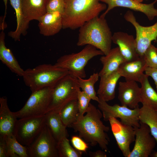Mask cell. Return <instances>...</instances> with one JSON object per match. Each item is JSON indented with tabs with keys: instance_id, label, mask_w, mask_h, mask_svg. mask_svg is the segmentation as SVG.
Returning <instances> with one entry per match:
<instances>
[{
	"instance_id": "e0dca14e",
	"label": "cell",
	"mask_w": 157,
	"mask_h": 157,
	"mask_svg": "<svg viewBox=\"0 0 157 157\" xmlns=\"http://www.w3.org/2000/svg\"><path fill=\"white\" fill-rule=\"evenodd\" d=\"M38 21L40 33L44 36L54 35L63 28L62 15L58 12H46Z\"/></svg>"
},
{
	"instance_id": "836d02e7",
	"label": "cell",
	"mask_w": 157,
	"mask_h": 157,
	"mask_svg": "<svg viewBox=\"0 0 157 157\" xmlns=\"http://www.w3.org/2000/svg\"><path fill=\"white\" fill-rule=\"evenodd\" d=\"M66 0H49L46 7L47 12H58L63 13Z\"/></svg>"
},
{
	"instance_id": "cb8c5ba5",
	"label": "cell",
	"mask_w": 157,
	"mask_h": 157,
	"mask_svg": "<svg viewBox=\"0 0 157 157\" xmlns=\"http://www.w3.org/2000/svg\"><path fill=\"white\" fill-rule=\"evenodd\" d=\"M5 37V34L2 31L0 34V60L11 72L22 77L24 70L21 67L11 50L6 46Z\"/></svg>"
},
{
	"instance_id": "7bdbcfd3",
	"label": "cell",
	"mask_w": 157,
	"mask_h": 157,
	"mask_svg": "<svg viewBox=\"0 0 157 157\" xmlns=\"http://www.w3.org/2000/svg\"></svg>"
},
{
	"instance_id": "f35d334b",
	"label": "cell",
	"mask_w": 157,
	"mask_h": 157,
	"mask_svg": "<svg viewBox=\"0 0 157 157\" xmlns=\"http://www.w3.org/2000/svg\"><path fill=\"white\" fill-rule=\"evenodd\" d=\"M150 156L152 157H157V151H154Z\"/></svg>"
},
{
	"instance_id": "8992f818",
	"label": "cell",
	"mask_w": 157,
	"mask_h": 157,
	"mask_svg": "<svg viewBox=\"0 0 157 157\" xmlns=\"http://www.w3.org/2000/svg\"><path fill=\"white\" fill-rule=\"evenodd\" d=\"M80 88L78 78L69 73L59 81L52 88L48 112L59 113L70 101L77 99V90Z\"/></svg>"
},
{
	"instance_id": "484cf974",
	"label": "cell",
	"mask_w": 157,
	"mask_h": 157,
	"mask_svg": "<svg viewBox=\"0 0 157 157\" xmlns=\"http://www.w3.org/2000/svg\"><path fill=\"white\" fill-rule=\"evenodd\" d=\"M11 5L15 10L17 18V26L15 31H10L8 35L15 41L20 39L21 35H25L28 28L29 22L25 18L21 6V0H9Z\"/></svg>"
},
{
	"instance_id": "4dcf8cb0",
	"label": "cell",
	"mask_w": 157,
	"mask_h": 157,
	"mask_svg": "<svg viewBox=\"0 0 157 157\" xmlns=\"http://www.w3.org/2000/svg\"><path fill=\"white\" fill-rule=\"evenodd\" d=\"M59 157H81L82 152L72 147L67 138H64L58 142Z\"/></svg>"
},
{
	"instance_id": "7c38bea8",
	"label": "cell",
	"mask_w": 157,
	"mask_h": 157,
	"mask_svg": "<svg viewBox=\"0 0 157 157\" xmlns=\"http://www.w3.org/2000/svg\"><path fill=\"white\" fill-rule=\"evenodd\" d=\"M140 126L135 128V140L133 149L129 157H148L154 151L156 141L146 124L140 122Z\"/></svg>"
},
{
	"instance_id": "44dd1931",
	"label": "cell",
	"mask_w": 157,
	"mask_h": 157,
	"mask_svg": "<svg viewBox=\"0 0 157 157\" xmlns=\"http://www.w3.org/2000/svg\"><path fill=\"white\" fill-rule=\"evenodd\" d=\"M99 60L103 65V67L98 73L99 77L117 70L120 65L126 61L118 47L111 49L107 55L101 56Z\"/></svg>"
},
{
	"instance_id": "d6a6232c",
	"label": "cell",
	"mask_w": 157,
	"mask_h": 157,
	"mask_svg": "<svg viewBox=\"0 0 157 157\" xmlns=\"http://www.w3.org/2000/svg\"><path fill=\"white\" fill-rule=\"evenodd\" d=\"M147 67L157 69V48L151 44L143 56Z\"/></svg>"
},
{
	"instance_id": "d4e9b609",
	"label": "cell",
	"mask_w": 157,
	"mask_h": 157,
	"mask_svg": "<svg viewBox=\"0 0 157 157\" xmlns=\"http://www.w3.org/2000/svg\"><path fill=\"white\" fill-rule=\"evenodd\" d=\"M148 76L144 74L140 83L141 85L140 102L142 106L157 110V92L151 85Z\"/></svg>"
},
{
	"instance_id": "ac0fdd59",
	"label": "cell",
	"mask_w": 157,
	"mask_h": 157,
	"mask_svg": "<svg viewBox=\"0 0 157 157\" xmlns=\"http://www.w3.org/2000/svg\"><path fill=\"white\" fill-rule=\"evenodd\" d=\"M147 67L145 62L142 57L135 60L125 62L120 65L117 70L126 81L140 82Z\"/></svg>"
},
{
	"instance_id": "83f0119b",
	"label": "cell",
	"mask_w": 157,
	"mask_h": 157,
	"mask_svg": "<svg viewBox=\"0 0 157 157\" xmlns=\"http://www.w3.org/2000/svg\"><path fill=\"white\" fill-rule=\"evenodd\" d=\"M4 136L7 157H29L27 146L20 144L13 134Z\"/></svg>"
},
{
	"instance_id": "603a6c76",
	"label": "cell",
	"mask_w": 157,
	"mask_h": 157,
	"mask_svg": "<svg viewBox=\"0 0 157 157\" xmlns=\"http://www.w3.org/2000/svg\"><path fill=\"white\" fill-rule=\"evenodd\" d=\"M46 124L58 142L64 138L67 137L68 134L65 126L61 119L58 112L50 111L46 114Z\"/></svg>"
},
{
	"instance_id": "8fae6325",
	"label": "cell",
	"mask_w": 157,
	"mask_h": 157,
	"mask_svg": "<svg viewBox=\"0 0 157 157\" xmlns=\"http://www.w3.org/2000/svg\"><path fill=\"white\" fill-rule=\"evenodd\" d=\"M124 17L125 19L131 23L135 28L136 50L139 57H142L151 44V42L153 40H157V22L154 25L150 26H141L136 21L133 12L130 10L126 12Z\"/></svg>"
},
{
	"instance_id": "ab89813d",
	"label": "cell",
	"mask_w": 157,
	"mask_h": 157,
	"mask_svg": "<svg viewBox=\"0 0 157 157\" xmlns=\"http://www.w3.org/2000/svg\"><path fill=\"white\" fill-rule=\"evenodd\" d=\"M8 0H3V2H4L6 8H6H7V1Z\"/></svg>"
},
{
	"instance_id": "d6986e66",
	"label": "cell",
	"mask_w": 157,
	"mask_h": 157,
	"mask_svg": "<svg viewBox=\"0 0 157 157\" xmlns=\"http://www.w3.org/2000/svg\"><path fill=\"white\" fill-rule=\"evenodd\" d=\"M0 135L6 136L13 134L17 120L14 112L10 110L6 97L0 98Z\"/></svg>"
},
{
	"instance_id": "8d00e7d4",
	"label": "cell",
	"mask_w": 157,
	"mask_h": 157,
	"mask_svg": "<svg viewBox=\"0 0 157 157\" xmlns=\"http://www.w3.org/2000/svg\"><path fill=\"white\" fill-rule=\"evenodd\" d=\"M0 157H7L4 136L0 135Z\"/></svg>"
},
{
	"instance_id": "9c48e42d",
	"label": "cell",
	"mask_w": 157,
	"mask_h": 157,
	"mask_svg": "<svg viewBox=\"0 0 157 157\" xmlns=\"http://www.w3.org/2000/svg\"><path fill=\"white\" fill-rule=\"evenodd\" d=\"M98 103V107L102 112L105 121H108L111 117L119 118L123 123L131 125L134 128L140 126L139 106L132 109L118 104L111 106L99 98Z\"/></svg>"
},
{
	"instance_id": "f1b7e54d",
	"label": "cell",
	"mask_w": 157,
	"mask_h": 157,
	"mask_svg": "<svg viewBox=\"0 0 157 157\" xmlns=\"http://www.w3.org/2000/svg\"><path fill=\"white\" fill-rule=\"evenodd\" d=\"M78 113L77 99L73 100L65 105L59 112L63 122L67 127H71L76 121Z\"/></svg>"
},
{
	"instance_id": "30bf717a",
	"label": "cell",
	"mask_w": 157,
	"mask_h": 157,
	"mask_svg": "<svg viewBox=\"0 0 157 157\" xmlns=\"http://www.w3.org/2000/svg\"><path fill=\"white\" fill-rule=\"evenodd\" d=\"M27 147L29 157H59L58 142L46 124L36 138Z\"/></svg>"
},
{
	"instance_id": "52a82bcc",
	"label": "cell",
	"mask_w": 157,
	"mask_h": 157,
	"mask_svg": "<svg viewBox=\"0 0 157 157\" xmlns=\"http://www.w3.org/2000/svg\"><path fill=\"white\" fill-rule=\"evenodd\" d=\"M52 87H46L32 92L23 107L14 112L17 118L37 117L47 113Z\"/></svg>"
},
{
	"instance_id": "7a4b0ae2",
	"label": "cell",
	"mask_w": 157,
	"mask_h": 157,
	"mask_svg": "<svg viewBox=\"0 0 157 157\" xmlns=\"http://www.w3.org/2000/svg\"><path fill=\"white\" fill-rule=\"evenodd\" d=\"M105 4L99 0H66L62 14L63 29L74 30L99 16L105 10Z\"/></svg>"
},
{
	"instance_id": "277c9868",
	"label": "cell",
	"mask_w": 157,
	"mask_h": 157,
	"mask_svg": "<svg viewBox=\"0 0 157 157\" xmlns=\"http://www.w3.org/2000/svg\"><path fill=\"white\" fill-rule=\"evenodd\" d=\"M69 72L54 64H42L24 71L23 80L32 92L46 87H53Z\"/></svg>"
},
{
	"instance_id": "5b68a950",
	"label": "cell",
	"mask_w": 157,
	"mask_h": 157,
	"mask_svg": "<svg viewBox=\"0 0 157 157\" xmlns=\"http://www.w3.org/2000/svg\"><path fill=\"white\" fill-rule=\"evenodd\" d=\"M104 55L94 46L87 45L79 52L62 56L54 65L67 70L77 78H84L86 77L85 68L88 62L95 56Z\"/></svg>"
},
{
	"instance_id": "e575fe53",
	"label": "cell",
	"mask_w": 157,
	"mask_h": 157,
	"mask_svg": "<svg viewBox=\"0 0 157 157\" xmlns=\"http://www.w3.org/2000/svg\"><path fill=\"white\" fill-rule=\"evenodd\" d=\"M71 141L74 148L79 151L85 152L88 148V144L79 136H72Z\"/></svg>"
},
{
	"instance_id": "f546056e",
	"label": "cell",
	"mask_w": 157,
	"mask_h": 157,
	"mask_svg": "<svg viewBox=\"0 0 157 157\" xmlns=\"http://www.w3.org/2000/svg\"><path fill=\"white\" fill-rule=\"evenodd\" d=\"M99 76L98 73H94L88 79L78 78V83L80 88L91 99L98 102V97L97 96L94 85L98 81Z\"/></svg>"
},
{
	"instance_id": "60d3db41",
	"label": "cell",
	"mask_w": 157,
	"mask_h": 157,
	"mask_svg": "<svg viewBox=\"0 0 157 157\" xmlns=\"http://www.w3.org/2000/svg\"><path fill=\"white\" fill-rule=\"evenodd\" d=\"M136 1L140 3H142L144 0H135Z\"/></svg>"
},
{
	"instance_id": "6da1fadb",
	"label": "cell",
	"mask_w": 157,
	"mask_h": 157,
	"mask_svg": "<svg viewBox=\"0 0 157 157\" xmlns=\"http://www.w3.org/2000/svg\"><path fill=\"white\" fill-rule=\"evenodd\" d=\"M85 115H77L76 121L71 126L79 136L93 146L98 144L102 150L107 151L110 139L106 133L110 130L101 119L102 113L91 103L90 104Z\"/></svg>"
},
{
	"instance_id": "7402d4cb",
	"label": "cell",
	"mask_w": 157,
	"mask_h": 157,
	"mask_svg": "<svg viewBox=\"0 0 157 157\" xmlns=\"http://www.w3.org/2000/svg\"><path fill=\"white\" fill-rule=\"evenodd\" d=\"M49 0H21V6L24 15L28 22L40 18L46 12Z\"/></svg>"
},
{
	"instance_id": "1f68e13d",
	"label": "cell",
	"mask_w": 157,
	"mask_h": 157,
	"mask_svg": "<svg viewBox=\"0 0 157 157\" xmlns=\"http://www.w3.org/2000/svg\"><path fill=\"white\" fill-rule=\"evenodd\" d=\"M77 99L78 109L77 115L81 116L86 113L91 99L83 91H81L80 88L77 90Z\"/></svg>"
},
{
	"instance_id": "2e32d148",
	"label": "cell",
	"mask_w": 157,
	"mask_h": 157,
	"mask_svg": "<svg viewBox=\"0 0 157 157\" xmlns=\"http://www.w3.org/2000/svg\"><path fill=\"white\" fill-rule=\"evenodd\" d=\"M112 41L118 46L126 61L135 60L140 57L136 50L135 38L133 35L122 32H115L112 35Z\"/></svg>"
},
{
	"instance_id": "74e56055",
	"label": "cell",
	"mask_w": 157,
	"mask_h": 157,
	"mask_svg": "<svg viewBox=\"0 0 157 157\" xmlns=\"http://www.w3.org/2000/svg\"><path fill=\"white\" fill-rule=\"evenodd\" d=\"M89 156L91 157H106L107 155L104 151L101 150H97L95 151H89Z\"/></svg>"
},
{
	"instance_id": "5bb4252c",
	"label": "cell",
	"mask_w": 157,
	"mask_h": 157,
	"mask_svg": "<svg viewBox=\"0 0 157 157\" xmlns=\"http://www.w3.org/2000/svg\"><path fill=\"white\" fill-rule=\"evenodd\" d=\"M108 5L105 12L100 16L105 17L106 14L111 10L115 7H121L127 8L132 10L138 11L144 14L149 20H152L157 16V9L154 7L157 2L155 0L149 4L139 2L135 0H99Z\"/></svg>"
},
{
	"instance_id": "ffe728a7",
	"label": "cell",
	"mask_w": 157,
	"mask_h": 157,
	"mask_svg": "<svg viewBox=\"0 0 157 157\" xmlns=\"http://www.w3.org/2000/svg\"><path fill=\"white\" fill-rule=\"evenodd\" d=\"M122 77L117 70L106 76L100 77L97 94L99 98L107 102L115 97V89L117 82Z\"/></svg>"
},
{
	"instance_id": "3957f363",
	"label": "cell",
	"mask_w": 157,
	"mask_h": 157,
	"mask_svg": "<svg viewBox=\"0 0 157 157\" xmlns=\"http://www.w3.org/2000/svg\"><path fill=\"white\" fill-rule=\"evenodd\" d=\"M112 35L105 17L98 16L79 28L76 44L91 45L106 55L112 49Z\"/></svg>"
},
{
	"instance_id": "b9f144b4",
	"label": "cell",
	"mask_w": 157,
	"mask_h": 157,
	"mask_svg": "<svg viewBox=\"0 0 157 157\" xmlns=\"http://www.w3.org/2000/svg\"></svg>"
},
{
	"instance_id": "ba28073f",
	"label": "cell",
	"mask_w": 157,
	"mask_h": 157,
	"mask_svg": "<svg viewBox=\"0 0 157 157\" xmlns=\"http://www.w3.org/2000/svg\"><path fill=\"white\" fill-rule=\"evenodd\" d=\"M46 123V115L19 119L17 121L13 134L20 144L28 146L39 135Z\"/></svg>"
},
{
	"instance_id": "4fadbf2b",
	"label": "cell",
	"mask_w": 157,
	"mask_h": 157,
	"mask_svg": "<svg viewBox=\"0 0 157 157\" xmlns=\"http://www.w3.org/2000/svg\"><path fill=\"white\" fill-rule=\"evenodd\" d=\"M108 121L119 148L124 157H129L130 145L135 140V128L115 118H110Z\"/></svg>"
},
{
	"instance_id": "d590c367",
	"label": "cell",
	"mask_w": 157,
	"mask_h": 157,
	"mask_svg": "<svg viewBox=\"0 0 157 157\" xmlns=\"http://www.w3.org/2000/svg\"><path fill=\"white\" fill-rule=\"evenodd\" d=\"M145 72L146 74L151 77L154 80L157 91V69L147 67Z\"/></svg>"
},
{
	"instance_id": "9a60e30c",
	"label": "cell",
	"mask_w": 157,
	"mask_h": 157,
	"mask_svg": "<svg viewBox=\"0 0 157 157\" xmlns=\"http://www.w3.org/2000/svg\"><path fill=\"white\" fill-rule=\"evenodd\" d=\"M140 91L136 81L119 82L118 98L121 105L132 109L139 106Z\"/></svg>"
},
{
	"instance_id": "4316f807",
	"label": "cell",
	"mask_w": 157,
	"mask_h": 157,
	"mask_svg": "<svg viewBox=\"0 0 157 157\" xmlns=\"http://www.w3.org/2000/svg\"><path fill=\"white\" fill-rule=\"evenodd\" d=\"M139 118L140 122L149 126L157 142V110L142 106L140 109Z\"/></svg>"
}]
</instances>
